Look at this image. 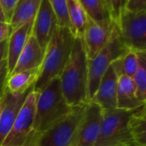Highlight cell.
Wrapping results in <instances>:
<instances>
[{
  "instance_id": "22",
  "label": "cell",
  "mask_w": 146,
  "mask_h": 146,
  "mask_svg": "<svg viewBox=\"0 0 146 146\" xmlns=\"http://www.w3.org/2000/svg\"><path fill=\"white\" fill-rule=\"evenodd\" d=\"M137 97L142 102H146V51L139 52V67L133 77Z\"/></svg>"
},
{
  "instance_id": "1",
  "label": "cell",
  "mask_w": 146,
  "mask_h": 146,
  "mask_svg": "<svg viewBox=\"0 0 146 146\" xmlns=\"http://www.w3.org/2000/svg\"><path fill=\"white\" fill-rule=\"evenodd\" d=\"M87 60L82 39L75 37L69 58L59 75L62 93L70 108L88 102Z\"/></svg>"
},
{
  "instance_id": "7",
  "label": "cell",
  "mask_w": 146,
  "mask_h": 146,
  "mask_svg": "<svg viewBox=\"0 0 146 146\" xmlns=\"http://www.w3.org/2000/svg\"><path fill=\"white\" fill-rule=\"evenodd\" d=\"M116 25L120 37L128 50L146 51V10L133 12L123 9Z\"/></svg>"
},
{
  "instance_id": "10",
  "label": "cell",
  "mask_w": 146,
  "mask_h": 146,
  "mask_svg": "<svg viewBox=\"0 0 146 146\" xmlns=\"http://www.w3.org/2000/svg\"><path fill=\"white\" fill-rule=\"evenodd\" d=\"M115 22L112 19L96 22L87 16V22L81 37L87 59H93L108 43L114 31Z\"/></svg>"
},
{
  "instance_id": "14",
  "label": "cell",
  "mask_w": 146,
  "mask_h": 146,
  "mask_svg": "<svg viewBox=\"0 0 146 146\" xmlns=\"http://www.w3.org/2000/svg\"><path fill=\"white\" fill-rule=\"evenodd\" d=\"M34 20V19H33ZM33 20L13 30L8 39L7 45V67L9 77L14 71L17 59L23 50L28 38L32 34Z\"/></svg>"
},
{
  "instance_id": "13",
  "label": "cell",
  "mask_w": 146,
  "mask_h": 146,
  "mask_svg": "<svg viewBox=\"0 0 146 146\" xmlns=\"http://www.w3.org/2000/svg\"><path fill=\"white\" fill-rule=\"evenodd\" d=\"M119 77L110 65L100 80L98 89L90 102L98 104L104 110L116 108V96Z\"/></svg>"
},
{
  "instance_id": "20",
  "label": "cell",
  "mask_w": 146,
  "mask_h": 146,
  "mask_svg": "<svg viewBox=\"0 0 146 146\" xmlns=\"http://www.w3.org/2000/svg\"><path fill=\"white\" fill-rule=\"evenodd\" d=\"M68 15L71 32L74 37L81 38L87 22V15L79 0H67Z\"/></svg>"
},
{
  "instance_id": "24",
  "label": "cell",
  "mask_w": 146,
  "mask_h": 146,
  "mask_svg": "<svg viewBox=\"0 0 146 146\" xmlns=\"http://www.w3.org/2000/svg\"><path fill=\"white\" fill-rule=\"evenodd\" d=\"M49 2L56 17L57 26L68 28L71 30V26L68 15L67 0H49Z\"/></svg>"
},
{
  "instance_id": "21",
  "label": "cell",
  "mask_w": 146,
  "mask_h": 146,
  "mask_svg": "<svg viewBox=\"0 0 146 146\" xmlns=\"http://www.w3.org/2000/svg\"><path fill=\"white\" fill-rule=\"evenodd\" d=\"M117 76H127L133 78L139 67V52L128 50L124 55L111 63Z\"/></svg>"
},
{
  "instance_id": "28",
  "label": "cell",
  "mask_w": 146,
  "mask_h": 146,
  "mask_svg": "<svg viewBox=\"0 0 146 146\" xmlns=\"http://www.w3.org/2000/svg\"><path fill=\"white\" fill-rule=\"evenodd\" d=\"M123 9L133 12L146 10V0H125Z\"/></svg>"
},
{
  "instance_id": "4",
  "label": "cell",
  "mask_w": 146,
  "mask_h": 146,
  "mask_svg": "<svg viewBox=\"0 0 146 146\" xmlns=\"http://www.w3.org/2000/svg\"><path fill=\"white\" fill-rule=\"evenodd\" d=\"M85 105L72 108L68 114L44 131L30 133L23 146H73Z\"/></svg>"
},
{
  "instance_id": "27",
  "label": "cell",
  "mask_w": 146,
  "mask_h": 146,
  "mask_svg": "<svg viewBox=\"0 0 146 146\" xmlns=\"http://www.w3.org/2000/svg\"><path fill=\"white\" fill-rule=\"evenodd\" d=\"M9 78V71L7 67V59H4L0 62V99L6 91L7 81Z\"/></svg>"
},
{
  "instance_id": "6",
  "label": "cell",
  "mask_w": 146,
  "mask_h": 146,
  "mask_svg": "<svg viewBox=\"0 0 146 146\" xmlns=\"http://www.w3.org/2000/svg\"><path fill=\"white\" fill-rule=\"evenodd\" d=\"M133 110H104L101 131L95 146H138L133 141L128 121Z\"/></svg>"
},
{
  "instance_id": "16",
  "label": "cell",
  "mask_w": 146,
  "mask_h": 146,
  "mask_svg": "<svg viewBox=\"0 0 146 146\" xmlns=\"http://www.w3.org/2000/svg\"><path fill=\"white\" fill-rule=\"evenodd\" d=\"M145 103L139 101L136 95V88L132 77L121 76L118 80L116 108L134 110Z\"/></svg>"
},
{
  "instance_id": "15",
  "label": "cell",
  "mask_w": 146,
  "mask_h": 146,
  "mask_svg": "<svg viewBox=\"0 0 146 146\" xmlns=\"http://www.w3.org/2000/svg\"><path fill=\"white\" fill-rule=\"evenodd\" d=\"M43 49L40 47L36 38L33 34H31L17 59V62L11 75L16 72H21L40 67L43 61Z\"/></svg>"
},
{
  "instance_id": "26",
  "label": "cell",
  "mask_w": 146,
  "mask_h": 146,
  "mask_svg": "<svg viewBox=\"0 0 146 146\" xmlns=\"http://www.w3.org/2000/svg\"><path fill=\"white\" fill-rule=\"evenodd\" d=\"M19 0H0V5L2 7L5 21L7 23L9 24L15 9L17 6Z\"/></svg>"
},
{
  "instance_id": "11",
  "label": "cell",
  "mask_w": 146,
  "mask_h": 146,
  "mask_svg": "<svg viewBox=\"0 0 146 146\" xmlns=\"http://www.w3.org/2000/svg\"><path fill=\"white\" fill-rule=\"evenodd\" d=\"M56 26V17L49 0H41L33 20L32 34L36 38L44 52Z\"/></svg>"
},
{
  "instance_id": "17",
  "label": "cell",
  "mask_w": 146,
  "mask_h": 146,
  "mask_svg": "<svg viewBox=\"0 0 146 146\" xmlns=\"http://www.w3.org/2000/svg\"><path fill=\"white\" fill-rule=\"evenodd\" d=\"M39 73V67L16 72L10 75L7 81V90L12 94H22L34 86Z\"/></svg>"
},
{
  "instance_id": "5",
  "label": "cell",
  "mask_w": 146,
  "mask_h": 146,
  "mask_svg": "<svg viewBox=\"0 0 146 146\" xmlns=\"http://www.w3.org/2000/svg\"><path fill=\"white\" fill-rule=\"evenodd\" d=\"M128 49L123 44L115 23L112 35L104 48L92 59L87 60V101L95 95L100 80L111 63L124 55Z\"/></svg>"
},
{
  "instance_id": "31",
  "label": "cell",
  "mask_w": 146,
  "mask_h": 146,
  "mask_svg": "<svg viewBox=\"0 0 146 146\" xmlns=\"http://www.w3.org/2000/svg\"><path fill=\"white\" fill-rule=\"evenodd\" d=\"M0 22H6L5 17H4V15H3V12L1 5H0Z\"/></svg>"
},
{
  "instance_id": "25",
  "label": "cell",
  "mask_w": 146,
  "mask_h": 146,
  "mask_svg": "<svg viewBox=\"0 0 146 146\" xmlns=\"http://www.w3.org/2000/svg\"><path fill=\"white\" fill-rule=\"evenodd\" d=\"M110 18L116 23L121 10L124 8L125 0H103Z\"/></svg>"
},
{
  "instance_id": "19",
  "label": "cell",
  "mask_w": 146,
  "mask_h": 146,
  "mask_svg": "<svg viewBox=\"0 0 146 146\" xmlns=\"http://www.w3.org/2000/svg\"><path fill=\"white\" fill-rule=\"evenodd\" d=\"M128 127L134 143L138 146H146L145 104L133 110Z\"/></svg>"
},
{
  "instance_id": "18",
  "label": "cell",
  "mask_w": 146,
  "mask_h": 146,
  "mask_svg": "<svg viewBox=\"0 0 146 146\" xmlns=\"http://www.w3.org/2000/svg\"><path fill=\"white\" fill-rule=\"evenodd\" d=\"M40 3L41 0H19L9 22L12 31L33 20Z\"/></svg>"
},
{
  "instance_id": "32",
  "label": "cell",
  "mask_w": 146,
  "mask_h": 146,
  "mask_svg": "<svg viewBox=\"0 0 146 146\" xmlns=\"http://www.w3.org/2000/svg\"><path fill=\"white\" fill-rule=\"evenodd\" d=\"M6 92V91H5ZM4 95H5V93H4ZM4 95L3 96V97L0 99V113H1V110H2V108H3V102H4Z\"/></svg>"
},
{
  "instance_id": "3",
  "label": "cell",
  "mask_w": 146,
  "mask_h": 146,
  "mask_svg": "<svg viewBox=\"0 0 146 146\" xmlns=\"http://www.w3.org/2000/svg\"><path fill=\"white\" fill-rule=\"evenodd\" d=\"M70 108L62 93L59 77L52 79L40 92L38 97L33 129L30 133H41L67 114Z\"/></svg>"
},
{
  "instance_id": "30",
  "label": "cell",
  "mask_w": 146,
  "mask_h": 146,
  "mask_svg": "<svg viewBox=\"0 0 146 146\" xmlns=\"http://www.w3.org/2000/svg\"><path fill=\"white\" fill-rule=\"evenodd\" d=\"M7 45H8V40H3L0 43V62L6 59L7 57Z\"/></svg>"
},
{
  "instance_id": "9",
  "label": "cell",
  "mask_w": 146,
  "mask_h": 146,
  "mask_svg": "<svg viewBox=\"0 0 146 146\" xmlns=\"http://www.w3.org/2000/svg\"><path fill=\"white\" fill-rule=\"evenodd\" d=\"M103 119L104 109L95 102H86L73 146H95Z\"/></svg>"
},
{
  "instance_id": "29",
  "label": "cell",
  "mask_w": 146,
  "mask_h": 146,
  "mask_svg": "<svg viewBox=\"0 0 146 146\" xmlns=\"http://www.w3.org/2000/svg\"><path fill=\"white\" fill-rule=\"evenodd\" d=\"M12 32L11 27L7 22H0V43L9 39Z\"/></svg>"
},
{
  "instance_id": "2",
  "label": "cell",
  "mask_w": 146,
  "mask_h": 146,
  "mask_svg": "<svg viewBox=\"0 0 146 146\" xmlns=\"http://www.w3.org/2000/svg\"><path fill=\"white\" fill-rule=\"evenodd\" d=\"M74 38L69 28H55L44 52L38 77L33 87L35 91L40 92L52 79L59 77L69 58Z\"/></svg>"
},
{
  "instance_id": "8",
  "label": "cell",
  "mask_w": 146,
  "mask_h": 146,
  "mask_svg": "<svg viewBox=\"0 0 146 146\" xmlns=\"http://www.w3.org/2000/svg\"><path fill=\"white\" fill-rule=\"evenodd\" d=\"M38 95L39 92L34 89L27 95L2 146H23L33 129Z\"/></svg>"
},
{
  "instance_id": "23",
  "label": "cell",
  "mask_w": 146,
  "mask_h": 146,
  "mask_svg": "<svg viewBox=\"0 0 146 146\" xmlns=\"http://www.w3.org/2000/svg\"><path fill=\"white\" fill-rule=\"evenodd\" d=\"M87 16L96 22L111 19L103 0H79Z\"/></svg>"
},
{
  "instance_id": "12",
  "label": "cell",
  "mask_w": 146,
  "mask_h": 146,
  "mask_svg": "<svg viewBox=\"0 0 146 146\" xmlns=\"http://www.w3.org/2000/svg\"><path fill=\"white\" fill-rule=\"evenodd\" d=\"M31 87L22 94H12L7 90L4 95V102L0 113V146L3 143L5 138L11 130L15 118L23 105L27 95L33 89Z\"/></svg>"
}]
</instances>
